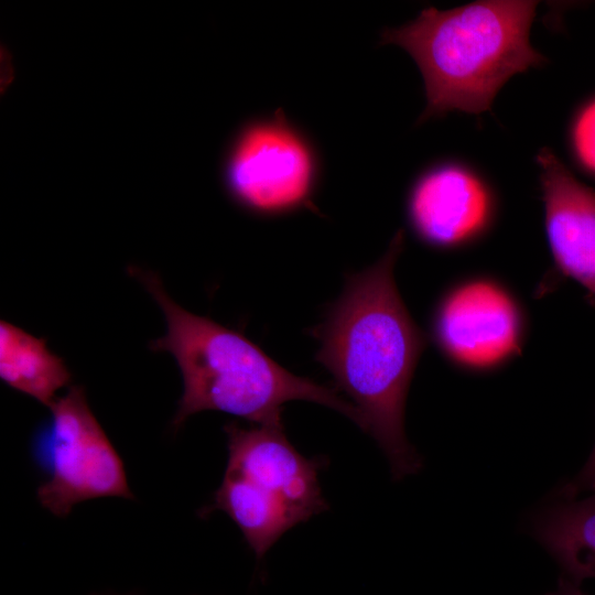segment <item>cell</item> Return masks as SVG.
Returning <instances> with one entry per match:
<instances>
[{
	"label": "cell",
	"mask_w": 595,
	"mask_h": 595,
	"mask_svg": "<svg viewBox=\"0 0 595 595\" xmlns=\"http://www.w3.org/2000/svg\"><path fill=\"white\" fill-rule=\"evenodd\" d=\"M315 161L305 140L281 111L246 128L226 164V184L244 207L277 215L306 206L314 186Z\"/></svg>",
	"instance_id": "6"
},
{
	"label": "cell",
	"mask_w": 595,
	"mask_h": 595,
	"mask_svg": "<svg viewBox=\"0 0 595 595\" xmlns=\"http://www.w3.org/2000/svg\"><path fill=\"white\" fill-rule=\"evenodd\" d=\"M0 378L50 408L56 392L71 382L72 375L63 358L47 348L45 339L1 321Z\"/></svg>",
	"instance_id": "11"
},
{
	"label": "cell",
	"mask_w": 595,
	"mask_h": 595,
	"mask_svg": "<svg viewBox=\"0 0 595 595\" xmlns=\"http://www.w3.org/2000/svg\"><path fill=\"white\" fill-rule=\"evenodd\" d=\"M408 210L411 225L423 241L451 248L484 231L491 218L493 198L476 174L448 164L419 178L411 191Z\"/></svg>",
	"instance_id": "9"
},
{
	"label": "cell",
	"mask_w": 595,
	"mask_h": 595,
	"mask_svg": "<svg viewBox=\"0 0 595 595\" xmlns=\"http://www.w3.org/2000/svg\"><path fill=\"white\" fill-rule=\"evenodd\" d=\"M51 418L35 439V452L50 474L37 500L56 517L100 497L133 499L123 463L90 410L85 391L72 386L51 404Z\"/></svg>",
	"instance_id": "5"
},
{
	"label": "cell",
	"mask_w": 595,
	"mask_h": 595,
	"mask_svg": "<svg viewBox=\"0 0 595 595\" xmlns=\"http://www.w3.org/2000/svg\"><path fill=\"white\" fill-rule=\"evenodd\" d=\"M161 307L166 334L150 343L154 351L170 353L183 378V393L172 424L206 410L229 413L255 424L282 423V407L292 400L320 403L344 414L359 428L354 403L337 390L295 376L241 333L209 317L195 315L175 303L158 274L130 268Z\"/></svg>",
	"instance_id": "2"
},
{
	"label": "cell",
	"mask_w": 595,
	"mask_h": 595,
	"mask_svg": "<svg viewBox=\"0 0 595 595\" xmlns=\"http://www.w3.org/2000/svg\"><path fill=\"white\" fill-rule=\"evenodd\" d=\"M586 491H595V445L581 472L572 480L559 486L555 495L575 498Z\"/></svg>",
	"instance_id": "13"
},
{
	"label": "cell",
	"mask_w": 595,
	"mask_h": 595,
	"mask_svg": "<svg viewBox=\"0 0 595 595\" xmlns=\"http://www.w3.org/2000/svg\"><path fill=\"white\" fill-rule=\"evenodd\" d=\"M536 8L528 0L426 8L412 22L386 29L380 44L404 48L422 73L426 107L419 122L453 110H489L510 77L542 65L529 40Z\"/></svg>",
	"instance_id": "3"
},
{
	"label": "cell",
	"mask_w": 595,
	"mask_h": 595,
	"mask_svg": "<svg viewBox=\"0 0 595 595\" xmlns=\"http://www.w3.org/2000/svg\"><path fill=\"white\" fill-rule=\"evenodd\" d=\"M225 432L227 467L202 513H227L261 560L284 532L327 509L318 482L323 462L303 456L283 423H229Z\"/></svg>",
	"instance_id": "4"
},
{
	"label": "cell",
	"mask_w": 595,
	"mask_h": 595,
	"mask_svg": "<svg viewBox=\"0 0 595 595\" xmlns=\"http://www.w3.org/2000/svg\"><path fill=\"white\" fill-rule=\"evenodd\" d=\"M403 245L400 229L375 264L347 277L340 298L311 332L321 343L315 359L355 402L360 429L386 454L394 480L423 467L404 431L405 399L426 337L396 285Z\"/></svg>",
	"instance_id": "1"
},
{
	"label": "cell",
	"mask_w": 595,
	"mask_h": 595,
	"mask_svg": "<svg viewBox=\"0 0 595 595\" xmlns=\"http://www.w3.org/2000/svg\"><path fill=\"white\" fill-rule=\"evenodd\" d=\"M530 533L574 584L595 577V491L583 499L552 495L533 513Z\"/></svg>",
	"instance_id": "10"
},
{
	"label": "cell",
	"mask_w": 595,
	"mask_h": 595,
	"mask_svg": "<svg viewBox=\"0 0 595 595\" xmlns=\"http://www.w3.org/2000/svg\"><path fill=\"white\" fill-rule=\"evenodd\" d=\"M91 595H116V594H97V593H95V594H91ZM129 595H134V594H129Z\"/></svg>",
	"instance_id": "15"
},
{
	"label": "cell",
	"mask_w": 595,
	"mask_h": 595,
	"mask_svg": "<svg viewBox=\"0 0 595 595\" xmlns=\"http://www.w3.org/2000/svg\"><path fill=\"white\" fill-rule=\"evenodd\" d=\"M544 595H586V594L581 589V585L574 584L570 580L560 575L555 589Z\"/></svg>",
	"instance_id": "14"
},
{
	"label": "cell",
	"mask_w": 595,
	"mask_h": 595,
	"mask_svg": "<svg viewBox=\"0 0 595 595\" xmlns=\"http://www.w3.org/2000/svg\"><path fill=\"white\" fill-rule=\"evenodd\" d=\"M433 334L452 361L467 369L487 370L519 354L523 317L516 300L499 283L472 279L441 300Z\"/></svg>",
	"instance_id": "7"
},
{
	"label": "cell",
	"mask_w": 595,
	"mask_h": 595,
	"mask_svg": "<svg viewBox=\"0 0 595 595\" xmlns=\"http://www.w3.org/2000/svg\"><path fill=\"white\" fill-rule=\"evenodd\" d=\"M545 230L556 267L595 295V191L549 148L537 154Z\"/></svg>",
	"instance_id": "8"
},
{
	"label": "cell",
	"mask_w": 595,
	"mask_h": 595,
	"mask_svg": "<svg viewBox=\"0 0 595 595\" xmlns=\"http://www.w3.org/2000/svg\"><path fill=\"white\" fill-rule=\"evenodd\" d=\"M572 141L580 162L595 173V100L577 115L573 125Z\"/></svg>",
	"instance_id": "12"
}]
</instances>
